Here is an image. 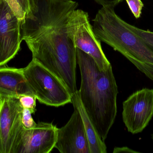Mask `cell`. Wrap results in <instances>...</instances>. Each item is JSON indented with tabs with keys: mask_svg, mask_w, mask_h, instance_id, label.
I'll return each instance as SVG.
<instances>
[{
	"mask_svg": "<svg viewBox=\"0 0 153 153\" xmlns=\"http://www.w3.org/2000/svg\"><path fill=\"white\" fill-rule=\"evenodd\" d=\"M73 0H29L21 21V34L32 60L58 77L71 92L77 89L76 48L67 34L68 17L76 9Z\"/></svg>",
	"mask_w": 153,
	"mask_h": 153,
	"instance_id": "6da1fadb",
	"label": "cell"
},
{
	"mask_svg": "<svg viewBox=\"0 0 153 153\" xmlns=\"http://www.w3.org/2000/svg\"><path fill=\"white\" fill-rule=\"evenodd\" d=\"M76 54L81 75L78 96L97 134L104 142L117 111L118 90L112 67L101 71L91 57L77 48Z\"/></svg>",
	"mask_w": 153,
	"mask_h": 153,
	"instance_id": "7a4b0ae2",
	"label": "cell"
},
{
	"mask_svg": "<svg viewBox=\"0 0 153 153\" xmlns=\"http://www.w3.org/2000/svg\"><path fill=\"white\" fill-rule=\"evenodd\" d=\"M93 21L94 31L100 41L120 53L153 81V49L129 28L114 7H102Z\"/></svg>",
	"mask_w": 153,
	"mask_h": 153,
	"instance_id": "3957f363",
	"label": "cell"
},
{
	"mask_svg": "<svg viewBox=\"0 0 153 153\" xmlns=\"http://www.w3.org/2000/svg\"><path fill=\"white\" fill-rule=\"evenodd\" d=\"M23 69L28 85L40 103L56 107L71 103V95L62 82L40 64L32 60Z\"/></svg>",
	"mask_w": 153,
	"mask_h": 153,
	"instance_id": "277c9868",
	"label": "cell"
},
{
	"mask_svg": "<svg viewBox=\"0 0 153 153\" xmlns=\"http://www.w3.org/2000/svg\"><path fill=\"white\" fill-rule=\"evenodd\" d=\"M67 34L75 47L91 57L101 71H105L111 66L102 51L100 40L91 25L89 15L80 9H75L68 17Z\"/></svg>",
	"mask_w": 153,
	"mask_h": 153,
	"instance_id": "5b68a950",
	"label": "cell"
},
{
	"mask_svg": "<svg viewBox=\"0 0 153 153\" xmlns=\"http://www.w3.org/2000/svg\"><path fill=\"white\" fill-rule=\"evenodd\" d=\"M19 99L0 100V153H19L25 128Z\"/></svg>",
	"mask_w": 153,
	"mask_h": 153,
	"instance_id": "8992f818",
	"label": "cell"
},
{
	"mask_svg": "<svg viewBox=\"0 0 153 153\" xmlns=\"http://www.w3.org/2000/svg\"><path fill=\"white\" fill-rule=\"evenodd\" d=\"M153 116V89L137 91L123 102V122L128 132L133 134L143 132Z\"/></svg>",
	"mask_w": 153,
	"mask_h": 153,
	"instance_id": "52a82bcc",
	"label": "cell"
},
{
	"mask_svg": "<svg viewBox=\"0 0 153 153\" xmlns=\"http://www.w3.org/2000/svg\"><path fill=\"white\" fill-rule=\"evenodd\" d=\"M21 21L4 0L0 2V67L13 59L21 49Z\"/></svg>",
	"mask_w": 153,
	"mask_h": 153,
	"instance_id": "ba28073f",
	"label": "cell"
},
{
	"mask_svg": "<svg viewBox=\"0 0 153 153\" xmlns=\"http://www.w3.org/2000/svg\"><path fill=\"white\" fill-rule=\"evenodd\" d=\"M74 111L67 124L57 128L54 148L61 153H90L82 117L73 105Z\"/></svg>",
	"mask_w": 153,
	"mask_h": 153,
	"instance_id": "9c48e42d",
	"label": "cell"
},
{
	"mask_svg": "<svg viewBox=\"0 0 153 153\" xmlns=\"http://www.w3.org/2000/svg\"><path fill=\"white\" fill-rule=\"evenodd\" d=\"M57 128L52 123L39 122L23 131L19 153H49L54 148Z\"/></svg>",
	"mask_w": 153,
	"mask_h": 153,
	"instance_id": "30bf717a",
	"label": "cell"
},
{
	"mask_svg": "<svg viewBox=\"0 0 153 153\" xmlns=\"http://www.w3.org/2000/svg\"><path fill=\"white\" fill-rule=\"evenodd\" d=\"M26 95L34 96L25 79L23 68L0 67V100L19 99Z\"/></svg>",
	"mask_w": 153,
	"mask_h": 153,
	"instance_id": "8fae6325",
	"label": "cell"
},
{
	"mask_svg": "<svg viewBox=\"0 0 153 153\" xmlns=\"http://www.w3.org/2000/svg\"><path fill=\"white\" fill-rule=\"evenodd\" d=\"M77 91L76 93L72 95L71 103L73 105L76 106L82 117L89 144L90 153H106L107 152V147L105 143L100 138L86 114L84 108L81 103Z\"/></svg>",
	"mask_w": 153,
	"mask_h": 153,
	"instance_id": "7c38bea8",
	"label": "cell"
},
{
	"mask_svg": "<svg viewBox=\"0 0 153 153\" xmlns=\"http://www.w3.org/2000/svg\"><path fill=\"white\" fill-rule=\"evenodd\" d=\"M128 27L136 34L146 45L153 49V32L144 30L126 22Z\"/></svg>",
	"mask_w": 153,
	"mask_h": 153,
	"instance_id": "4fadbf2b",
	"label": "cell"
},
{
	"mask_svg": "<svg viewBox=\"0 0 153 153\" xmlns=\"http://www.w3.org/2000/svg\"><path fill=\"white\" fill-rule=\"evenodd\" d=\"M21 105L23 108L27 109L32 114H35L36 109V101L37 99L33 95H23L19 99Z\"/></svg>",
	"mask_w": 153,
	"mask_h": 153,
	"instance_id": "5bb4252c",
	"label": "cell"
},
{
	"mask_svg": "<svg viewBox=\"0 0 153 153\" xmlns=\"http://www.w3.org/2000/svg\"><path fill=\"white\" fill-rule=\"evenodd\" d=\"M131 12L136 19L141 17L144 4L141 0H126Z\"/></svg>",
	"mask_w": 153,
	"mask_h": 153,
	"instance_id": "9a60e30c",
	"label": "cell"
},
{
	"mask_svg": "<svg viewBox=\"0 0 153 153\" xmlns=\"http://www.w3.org/2000/svg\"><path fill=\"white\" fill-rule=\"evenodd\" d=\"M32 113L27 109L23 108L22 115V122L24 127L27 129L33 128L36 125L32 118Z\"/></svg>",
	"mask_w": 153,
	"mask_h": 153,
	"instance_id": "2e32d148",
	"label": "cell"
},
{
	"mask_svg": "<svg viewBox=\"0 0 153 153\" xmlns=\"http://www.w3.org/2000/svg\"><path fill=\"white\" fill-rule=\"evenodd\" d=\"M20 20L25 18L26 13L16 0H4Z\"/></svg>",
	"mask_w": 153,
	"mask_h": 153,
	"instance_id": "e0dca14e",
	"label": "cell"
},
{
	"mask_svg": "<svg viewBox=\"0 0 153 153\" xmlns=\"http://www.w3.org/2000/svg\"><path fill=\"white\" fill-rule=\"evenodd\" d=\"M102 7H110L115 8L116 5L123 0H94Z\"/></svg>",
	"mask_w": 153,
	"mask_h": 153,
	"instance_id": "ac0fdd59",
	"label": "cell"
},
{
	"mask_svg": "<svg viewBox=\"0 0 153 153\" xmlns=\"http://www.w3.org/2000/svg\"><path fill=\"white\" fill-rule=\"evenodd\" d=\"M114 153H139V152L134 151L126 146L121 147H115L113 151Z\"/></svg>",
	"mask_w": 153,
	"mask_h": 153,
	"instance_id": "d6986e66",
	"label": "cell"
},
{
	"mask_svg": "<svg viewBox=\"0 0 153 153\" xmlns=\"http://www.w3.org/2000/svg\"><path fill=\"white\" fill-rule=\"evenodd\" d=\"M20 4L25 13L29 11V0H16Z\"/></svg>",
	"mask_w": 153,
	"mask_h": 153,
	"instance_id": "ffe728a7",
	"label": "cell"
},
{
	"mask_svg": "<svg viewBox=\"0 0 153 153\" xmlns=\"http://www.w3.org/2000/svg\"><path fill=\"white\" fill-rule=\"evenodd\" d=\"M152 139L153 142V134L152 135Z\"/></svg>",
	"mask_w": 153,
	"mask_h": 153,
	"instance_id": "44dd1931",
	"label": "cell"
}]
</instances>
